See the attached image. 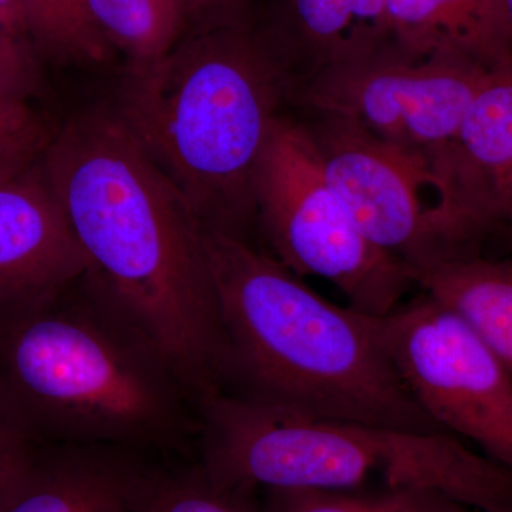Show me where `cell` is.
Segmentation results:
<instances>
[{"label":"cell","instance_id":"6da1fadb","mask_svg":"<svg viewBox=\"0 0 512 512\" xmlns=\"http://www.w3.org/2000/svg\"><path fill=\"white\" fill-rule=\"evenodd\" d=\"M43 175L87 261L86 281L156 350L195 407L221 392L222 326L205 228L113 110L77 114Z\"/></svg>","mask_w":512,"mask_h":512},{"label":"cell","instance_id":"7a4b0ae2","mask_svg":"<svg viewBox=\"0 0 512 512\" xmlns=\"http://www.w3.org/2000/svg\"><path fill=\"white\" fill-rule=\"evenodd\" d=\"M222 326L221 392L299 416L446 433L397 372L383 316L322 298L249 239L205 229Z\"/></svg>","mask_w":512,"mask_h":512},{"label":"cell","instance_id":"3957f363","mask_svg":"<svg viewBox=\"0 0 512 512\" xmlns=\"http://www.w3.org/2000/svg\"><path fill=\"white\" fill-rule=\"evenodd\" d=\"M0 396L32 441L134 453L197 433L177 377L84 276L0 309Z\"/></svg>","mask_w":512,"mask_h":512},{"label":"cell","instance_id":"277c9868","mask_svg":"<svg viewBox=\"0 0 512 512\" xmlns=\"http://www.w3.org/2000/svg\"><path fill=\"white\" fill-rule=\"evenodd\" d=\"M289 94L291 77L251 23H212L130 63L113 111L207 231L248 239L256 171Z\"/></svg>","mask_w":512,"mask_h":512},{"label":"cell","instance_id":"5b68a950","mask_svg":"<svg viewBox=\"0 0 512 512\" xmlns=\"http://www.w3.org/2000/svg\"><path fill=\"white\" fill-rule=\"evenodd\" d=\"M200 467L222 487L249 491L423 488L447 493L463 453L446 433H413L315 419L225 393L197 404Z\"/></svg>","mask_w":512,"mask_h":512},{"label":"cell","instance_id":"8992f818","mask_svg":"<svg viewBox=\"0 0 512 512\" xmlns=\"http://www.w3.org/2000/svg\"><path fill=\"white\" fill-rule=\"evenodd\" d=\"M255 221L274 258L335 285L348 305L389 315L413 288L410 268L367 239L323 171L305 124L279 116L255 178Z\"/></svg>","mask_w":512,"mask_h":512},{"label":"cell","instance_id":"52a82bcc","mask_svg":"<svg viewBox=\"0 0 512 512\" xmlns=\"http://www.w3.org/2000/svg\"><path fill=\"white\" fill-rule=\"evenodd\" d=\"M383 325L397 372L427 416L512 473V375L483 336L426 292Z\"/></svg>","mask_w":512,"mask_h":512},{"label":"cell","instance_id":"ba28073f","mask_svg":"<svg viewBox=\"0 0 512 512\" xmlns=\"http://www.w3.org/2000/svg\"><path fill=\"white\" fill-rule=\"evenodd\" d=\"M495 73L448 59H416L386 47L296 87L306 109L339 117L423 157L436 174L471 103Z\"/></svg>","mask_w":512,"mask_h":512},{"label":"cell","instance_id":"9c48e42d","mask_svg":"<svg viewBox=\"0 0 512 512\" xmlns=\"http://www.w3.org/2000/svg\"><path fill=\"white\" fill-rule=\"evenodd\" d=\"M311 131L329 184L376 247L409 268L440 258L446 191L416 154L329 114Z\"/></svg>","mask_w":512,"mask_h":512},{"label":"cell","instance_id":"30bf717a","mask_svg":"<svg viewBox=\"0 0 512 512\" xmlns=\"http://www.w3.org/2000/svg\"><path fill=\"white\" fill-rule=\"evenodd\" d=\"M436 174L447 194L448 255L480 254L501 232L512 237V70L484 84Z\"/></svg>","mask_w":512,"mask_h":512},{"label":"cell","instance_id":"8fae6325","mask_svg":"<svg viewBox=\"0 0 512 512\" xmlns=\"http://www.w3.org/2000/svg\"><path fill=\"white\" fill-rule=\"evenodd\" d=\"M87 261L45 175L0 183V309L43 301L83 278Z\"/></svg>","mask_w":512,"mask_h":512},{"label":"cell","instance_id":"7c38bea8","mask_svg":"<svg viewBox=\"0 0 512 512\" xmlns=\"http://www.w3.org/2000/svg\"><path fill=\"white\" fill-rule=\"evenodd\" d=\"M254 29L285 67L293 92L393 45L387 0H276L269 28Z\"/></svg>","mask_w":512,"mask_h":512},{"label":"cell","instance_id":"4fadbf2b","mask_svg":"<svg viewBox=\"0 0 512 512\" xmlns=\"http://www.w3.org/2000/svg\"><path fill=\"white\" fill-rule=\"evenodd\" d=\"M120 448L60 446L0 491V512H131L143 464Z\"/></svg>","mask_w":512,"mask_h":512},{"label":"cell","instance_id":"5bb4252c","mask_svg":"<svg viewBox=\"0 0 512 512\" xmlns=\"http://www.w3.org/2000/svg\"><path fill=\"white\" fill-rule=\"evenodd\" d=\"M387 6L393 45L404 55L510 70L503 0H387Z\"/></svg>","mask_w":512,"mask_h":512},{"label":"cell","instance_id":"9a60e30c","mask_svg":"<svg viewBox=\"0 0 512 512\" xmlns=\"http://www.w3.org/2000/svg\"><path fill=\"white\" fill-rule=\"evenodd\" d=\"M414 285L456 309L512 375V258L481 254L410 268Z\"/></svg>","mask_w":512,"mask_h":512},{"label":"cell","instance_id":"2e32d148","mask_svg":"<svg viewBox=\"0 0 512 512\" xmlns=\"http://www.w3.org/2000/svg\"><path fill=\"white\" fill-rule=\"evenodd\" d=\"M89 6L111 47L133 64L167 55L188 19L184 0H89Z\"/></svg>","mask_w":512,"mask_h":512},{"label":"cell","instance_id":"e0dca14e","mask_svg":"<svg viewBox=\"0 0 512 512\" xmlns=\"http://www.w3.org/2000/svg\"><path fill=\"white\" fill-rule=\"evenodd\" d=\"M25 35L37 49L77 62H104L109 40L101 33L89 0H18Z\"/></svg>","mask_w":512,"mask_h":512},{"label":"cell","instance_id":"ac0fdd59","mask_svg":"<svg viewBox=\"0 0 512 512\" xmlns=\"http://www.w3.org/2000/svg\"><path fill=\"white\" fill-rule=\"evenodd\" d=\"M255 493L214 483L200 464L184 473L143 466L131 512H262Z\"/></svg>","mask_w":512,"mask_h":512},{"label":"cell","instance_id":"d6986e66","mask_svg":"<svg viewBox=\"0 0 512 512\" xmlns=\"http://www.w3.org/2000/svg\"><path fill=\"white\" fill-rule=\"evenodd\" d=\"M262 512H471L446 495L423 488L265 491Z\"/></svg>","mask_w":512,"mask_h":512},{"label":"cell","instance_id":"ffe728a7","mask_svg":"<svg viewBox=\"0 0 512 512\" xmlns=\"http://www.w3.org/2000/svg\"><path fill=\"white\" fill-rule=\"evenodd\" d=\"M39 86V69L29 40L0 25V99L26 103Z\"/></svg>","mask_w":512,"mask_h":512},{"label":"cell","instance_id":"44dd1931","mask_svg":"<svg viewBox=\"0 0 512 512\" xmlns=\"http://www.w3.org/2000/svg\"><path fill=\"white\" fill-rule=\"evenodd\" d=\"M46 146L45 128L28 104L0 99V147L36 153Z\"/></svg>","mask_w":512,"mask_h":512},{"label":"cell","instance_id":"7402d4cb","mask_svg":"<svg viewBox=\"0 0 512 512\" xmlns=\"http://www.w3.org/2000/svg\"><path fill=\"white\" fill-rule=\"evenodd\" d=\"M32 453V439L0 396V491L28 463Z\"/></svg>","mask_w":512,"mask_h":512},{"label":"cell","instance_id":"603a6c76","mask_svg":"<svg viewBox=\"0 0 512 512\" xmlns=\"http://www.w3.org/2000/svg\"><path fill=\"white\" fill-rule=\"evenodd\" d=\"M248 3L249 0H184L188 19L197 20L198 26L248 22Z\"/></svg>","mask_w":512,"mask_h":512},{"label":"cell","instance_id":"cb8c5ba5","mask_svg":"<svg viewBox=\"0 0 512 512\" xmlns=\"http://www.w3.org/2000/svg\"><path fill=\"white\" fill-rule=\"evenodd\" d=\"M35 153L0 147V183L23 173Z\"/></svg>","mask_w":512,"mask_h":512},{"label":"cell","instance_id":"d4e9b609","mask_svg":"<svg viewBox=\"0 0 512 512\" xmlns=\"http://www.w3.org/2000/svg\"><path fill=\"white\" fill-rule=\"evenodd\" d=\"M0 25L15 35L28 39L23 28L18 0H0Z\"/></svg>","mask_w":512,"mask_h":512},{"label":"cell","instance_id":"484cf974","mask_svg":"<svg viewBox=\"0 0 512 512\" xmlns=\"http://www.w3.org/2000/svg\"><path fill=\"white\" fill-rule=\"evenodd\" d=\"M503 3H504V10H505V18H507L508 33H510V42H511L510 70H512V0H503Z\"/></svg>","mask_w":512,"mask_h":512},{"label":"cell","instance_id":"4316f807","mask_svg":"<svg viewBox=\"0 0 512 512\" xmlns=\"http://www.w3.org/2000/svg\"><path fill=\"white\" fill-rule=\"evenodd\" d=\"M471 512H473V511H471Z\"/></svg>","mask_w":512,"mask_h":512}]
</instances>
